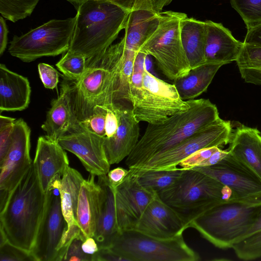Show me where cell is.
Wrapping results in <instances>:
<instances>
[{
  "label": "cell",
  "instance_id": "obj_1",
  "mask_svg": "<svg viewBox=\"0 0 261 261\" xmlns=\"http://www.w3.org/2000/svg\"><path fill=\"white\" fill-rule=\"evenodd\" d=\"M190 108L160 124H148L135 147L126 158L129 169L174 147L200 129L220 118L215 105L207 99L189 100Z\"/></svg>",
  "mask_w": 261,
  "mask_h": 261
},
{
  "label": "cell",
  "instance_id": "obj_2",
  "mask_svg": "<svg viewBox=\"0 0 261 261\" xmlns=\"http://www.w3.org/2000/svg\"><path fill=\"white\" fill-rule=\"evenodd\" d=\"M46 193L33 164L0 209L1 233L10 244L31 252L43 217Z\"/></svg>",
  "mask_w": 261,
  "mask_h": 261
},
{
  "label": "cell",
  "instance_id": "obj_3",
  "mask_svg": "<svg viewBox=\"0 0 261 261\" xmlns=\"http://www.w3.org/2000/svg\"><path fill=\"white\" fill-rule=\"evenodd\" d=\"M68 51L90 58L108 48L125 29L130 12L112 3L87 0L76 10Z\"/></svg>",
  "mask_w": 261,
  "mask_h": 261
},
{
  "label": "cell",
  "instance_id": "obj_4",
  "mask_svg": "<svg viewBox=\"0 0 261 261\" xmlns=\"http://www.w3.org/2000/svg\"><path fill=\"white\" fill-rule=\"evenodd\" d=\"M261 211V195L219 201L193 220L192 227L215 247L226 249L245 237Z\"/></svg>",
  "mask_w": 261,
  "mask_h": 261
},
{
  "label": "cell",
  "instance_id": "obj_5",
  "mask_svg": "<svg viewBox=\"0 0 261 261\" xmlns=\"http://www.w3.org/2000/svg\"><path fill=\"white\" fill-rule=\"evenodd\" d=\"M124 49L122 38L103 51L87 59V68L82 76L77 81L70 80L72 105L80 122L89 117L96 106H113L114 73Z\"/></svg>",
  "mask_w": 261,
  "mask_h": 261
},
{
  "label": "cell",
  "instance_id": "obj_6",
  "mask_svg": "<svg viewBox=\"0 0 261 261\" xmlns=\"http://www.w3.org/2000/svg\"><path fill=\"white\" fill-rule=\"evenodd\" d=\"M182 219L190 223L217 202L237 199L227 187L193 169H185L172 186L158 194Z\"/></svg>",
  "mask_w": 261,
  "mask_h": 261
},
{
  "label": "cell",
  "instance_id": "obj_7",
  "mask_svg": "<svg viewBox=\"0 0 261 261\" xmlns=\"http://www.w3.org/2000/svg\"><path fill=\"white\" fill-rule=\"evenodd\" d=\"M186 16L182 12H161L156 31L138 51L153 57L163 74L173 81L191 69L180 37L181 21Z\"/></svg>",
  "mask_w": 261,
  "mask_h": 261
},
{
  "label": "cell",
  "instance_id": "obj_8",
  "mask_svg": "<svg viewBox=\"0 0 261 261\" xmlns=\"http://www.w3.org/2000/svg\"><path fill=\"white\" fill-rule=\"evenodd\" d=\"M110 248L128 261H197L200 258L186 244L182 234L160 239L136 229L124 230Z\"/></svg>",
  "mask_w": 261,
  "mask_h": 261
},
{
  "label": "cell",
  "instance_id": "obj_9",
  "mask_svg": "<svg viewBox=\"0 0 261 261\" xmlns=\"http://www.w3.org/2000/svg\"><path fill=\"white\" fill-rule=\"evenodd\" d=\"M76 16L51 19L10 42L9 54L24 62L56 56L67 51L73 35Z\"/></svg>",
  "mask_w": 261,
  "mask_h": 261
},
{
  "label": "cell",
  "instance_id": "obj_10",
  "mask_svg": "<svg viewBox=\"0 0 261 261\" xmlns=\"http://www.w3.org/2000/svg\"><path fill=\"white\" fill-rule=\"evenodd\" d=\"M136 120L148 124H160L170 116L188 111L189 100H184L173 84H169L144 70L143 88L131 102Z\"/></svg>",
  "mask_w": 261,
  "mask_h": 261
},
{
  "label": "cell",
  "instance_id": "obj_11",
  "mask_svg": "<svg viewBox=\"0 0 261 261\" xmlns=\"http://www.w3.org/2000/svg\"><path fill=\"white\" fill-rule=\"evenodd\" d=\"M232 134L229 121L219 118L196 131L170 149L149 159L138 167L129 169H174L184 159L200 149L221 147L229 143Z\"/></svg>",
  "mask_w": 261,
  "mask_h": 261
},
{
  "label": "cell",
  "instance_id": "obj_12",
  "mask_svg": "<svg viewBox=\"0 0 261 261\" xmlns=\"http://www.w3.org/2000/svg\"><path fill=\"white\" fill-rule=\"evenodd\" d=\"M61 177L59 174L54 177L46 192L43 217L31 251L37 261H56L58 248L68 228L61 205Z\"/></svg>",
  "mask_w": 261,
  "mask_h": 261
},
{
  "label": "cell",
  "instance_id": "obj_13",
  "mask_svg": "<svg viewBox=\"0 0 261 261\" xmlns=\"http://www.w3.org/2000/svg\"><path fill=\"white\" fill-rule=\"evenodd\" d=\"M30 137L31 129L27 123L21 118L16 119L10 147L0 163L1 208L33 164L30 154Z\"/></svg>",
  "mask_w": 261,
  "mask_h": 261
},
{
  "label": "cell",
  "instance_id": "obj_14",
  "mask_svg": "<svg viewBox=\"0 0 261 261\" xmlns=\"http://www.w3.org/2000/svg\"><path fill=\"white\" fill-rule=\"evenodd\" d=\"M192 169L204 173L227 187L237 199L261 195L260 178L229 152L215 165Z\"/></svg>",
  "mask_w": 261,
  "mask_h": 261
},
{
  "label": "cell",
  "instance_id": "obj_15",
  "mask_svg": "<svg viewBox=\"0 0 261 261\" xmlns=\"http://www.w3.org/2000/svg\"><path fill=\"white\" fill-rule=\"evenodd\" d=\"M156 193L142 187L130 172L115 191V206L120 232L135 229L147 206Z\"/></svg>",
  "mask_w": 261,
  "mask_h": 261
},
{
  "label": "cell",
  "instance_id": "obj_16",
  "mask_svg": "<svg viewBox=\"0 0 261 261\" xmlns=\"http://www.w3.org/2000/svg\"><path fill=\"white\" fill-rule=\"evenodd\" d=\"M58 142L64 149L75 154L90 174L99 176L110 171L104 138L83 130L65 135Z\"/></svg>",
  "mask_w": 261,
  "mask_h": 261
},
{
  "label": "cell",
  "instance_id": "obj_17",
  "mask_svg": "<svg viewBox=\"0 0 261 261\" xmlns=\"http://www.w3.org/2000/svg\"><path fill=\"white\" fill-rule=\"evenodd\" d=\"M186 229L182 219L156 194L135 229L155 238L170 239L182 234Z\"/></svg>",
  "mask_w": 261,
  "mask_h": 261
},
{
  "label": "cell",
  "instance_id": "obj_18",
  "mask_svg": "<svg viewBox=\"0 0 261 261\" xmlns=\"http://www.w3.org/2000/svg\"><path fill=\"white\" fill-rule=\"evenodd\" d=\"M70 81L68 79L63 81L60 94L58 98L52 100L51 108L41 125L45 136L56 142L65 135L84 130L73 109Z\"/></svg>",
  "mask_w": 261,
  "mask_h": 261
},
{
  "label": "cell",
  "instance_id": "obj_19",
  "mask_svg": "<svg viewBox=\"0 0 261 261\" xmlns=\"http://www.w3.org/2000/svg\"><path fill=\"white\" fill-rule=\"evenodd\" d=\"M114 107L119 115V125L113 136L104 139V147L110 165L119 163L130 154L140 135L139 122L135 119L132 109L125 104Z\"/></svg>",
  "mask_w": 261,
  "mask_h": 261
},
{
  "label": "cell",
  "instance_id": "obj_20",
  "mask_svg": "<svg viewBox=\"0 0 261 261\" xmlns=\"http://www.w3.org/2000/svg\"><path fill=\"white\" fill-rule=\"evenodd\" d=\"M33 164L43 191L46 193L48 185L56 175L62 176L69 166L66 152L58 142L40 136Z\"/></svg>",
  "mask_w": 261,
  "mask_h": 261
},
{
  "label": "cell",
  "instance_id": "obj_21",
  "mask_svg": "<svg viewBox=\"0 0 261 261\" xmlns=\"http://www.w3.org/2000/svg\"><path fill=\"white\" fill-rule=\"evenodd\" d=\"M205 63L229 64L237 59L243 42L237 40L221 23L206 20Z\"/></svg>",
  "mask_w": 261,
  "mask_h": 261
},
{
  "label": "cell",
  "instance_id": "obj_22",
  "mask_svg": "<svg viewBox=\"0 0 261 261\" xmlns=\"http://www.w3.org/2000/svg\"><path fill=\"white\" fill-rule=\"evenodd\" d=\"M84 180L78 171L69 166L62 176L60 189L61 205L68 226L61 241L62 245L68 244L74 237L83 234L77 223L76 211L80 190Z\"/></svg>",
  "mask_w": 261,
  "mask_h": 261
},
{
  "label": "cell",
  "instance_id": "obj_23",
  "mask_svg": "<svg viewBox=\"0 0 261 261\" xmlns=\"http://www.w3.org/2000/svg\"><path fill=\"white\" fill-rule=\"evenodd\" d=\"M230 154L261 180V133L255 128L240 125L232 132Z\"/></svg>",
  "mask_w": 261,
  "mask_h": 261
},
{
  "label": "cell",
  "instance_id": "obj_24",
  "mask_svg": "<svg viewBox=\"0 0 261 261\" xmlns=\"http://www.w3.org/2000/svg\"><path fill=\"white\" fill-rule=\"evenodd\" d=\"M101 189L100 214L93 238L99 249L110 248L120 232L117 221L115 190L109 183L107 175L98 176Z\"/></svg>",
  "mask_w": 261,
  "mask_h": 261
},
{
  "label": "cell",
  "instance_id": "obj_25",
  "mask_svg": "<svg viewBox=\"0 0 261 261\" xmlns=\"http://www.w3.org/2000/svg\"><path fill=\"white\" fill-rule=\"evenodd\" d=\"M31 88L27 77L0 64V112L26 109L30 102Z\"/></svg>",
  "mask_w": 261,
  "mask_h": 261
},
{
  "label": "cell",
  "instance_id": "obj_26",
  "mask_svg": "<svg viewBox=\"0 0 261 261\" xmlns=\"http://www.w3.org/2000/svg\"><path fill=\"white\" fill-rule=\"evenodd\" d=\"M90 174L83 180L79 193L76 211L77 225L86 238L93 237L101 206V187Z\"/></svg>",
  "mask_w": 261,
  "mask_h": 261
},
{
  "label": "cell",
  "instance_id": "obj_27",
  "mask_svg": "<svg viewBox=\"0 0 261 261\" xmlns=\"http://www.w3.org/2000/svg\"><path fill=\"white\" fill-rule=\"evenodd\" d=\"M180 37L191 68L205 63V22L186 16L181 21Z\"/></svg>",
  "mask_w": 261,
  "mask_h": 261
},
{
  "label": "cell",
  "instance_id": "obj_28",
  "mask_svg": "<svg viewBox=\"0 0 261 261\" xmlns=\"http://www.w3.org/2000/svg\"><path fill=\"white\" fill-rule=\"evenodd\" d=\"M159 13L147 10H136L129 13L123 37L127 49L139 51L156 31L159 24Z\"/></svg>",
  "mask_w": 261,
  "mask_h": 261
},
{
  "label": "cell",
  "instance_id": "obj_29",
  "mask_svg": "<svg viewBox=\"0 0 261 261\" xmlns=\"http://www.w3.org/2000/svg\"><path fill=\"white\" fill-rule=\"evenodd\" d=\"M222 66L219 63H205L174 80L173 84L181 98L184 100L194 99L205 92Z\"/></svg>",
  "mask_w": 261,
  "mask_h": 261
},
{
  "label": "cell",
  "instance_id": "obj_30",
  "mask_svg": "<svg viewBox=\"0 0 261 261\" xmlns=\"http://www.w3.org/2000/svg\"><path fill=\"white\" fill-rule=\"evenodd\" d=\"M128 170L136 176L137 181L142 187L157 194L174 184L185 170L182 168L164 170Z\"/></svg>",
  "mask_w": 261,
  "mask_h": 261
},
{
  "label": "cell",
  "instance_id": "obj_31",
  "mask_svg": "<svg viewBox=\"0 0 261 261\" xmlns=\"http://www.w3.org/2000/svg\"><path fill=\"white\" fill-rule=\"evenodd\" d=\"M236 62L246 83L261 85V46L243 43Z\"/></svg>",
  "mask_w": 261,
  "mask_h": 261
},
{
  "label": "cell",
  "instance_id": "obj_32",
  "mask_svg": "<svg viewBox=\"0 0 261 261\" xmlns=\"http://www.w3.org/2000/svg\"><path fill=\"white\" fill-rule=\"evenodd\" d=\"M39 0H0V13L13 22L30 16Z\"/></svg>",
  "mask_w": 261,
  "mask_h": 261
},
{
  "label": "cell",
  "instance_id": "obj_33",
  "mask_svg": "<svg viewBox=\"0 0 261 261\" xmlns=\"http://www.w3.org/2000/svg\"><path fill=\"white\" fill-rule=\"evenodd\" d=\"M56 66L66 79L77 81L86 71L87 59L83 55L67 51Z\"/></svg>",
  "mask_w": 261,
  "mask_h": 261
},
{
  "label": "cell",
  "instance_id": "obj_34",
  "mask_svg": "<svg viewBox=\"0 0 261 261\" xmlns=\"http://www.w3.org/2000/svg\"><path fill=\"white\" fill-rule=\"evenodd\" d=\"M231 248L238 257L251 260L261 257V229L234 244Z\"/></svg>",
  "mask_w": 261,
  "mask_h": 261
},
{
  "label": "cell",
  "instance_id": "obj_35",
  "mask_svg": "<svg viewBox=\"0 0 261 261\" xmlns=\"http://www.w3.org/2000/svg\"><path fill=\"white\" fill-rule=\"evenodd\" d=\"M230 3L247 30L261 23V0H230Z\"/></svg>",
  "mask_w": 261,
  "mask_h": 261
},
{
  "label": "cell",
  "instance_id": "obj_36",
  "mask_svg": "<svg viewBox=\"0 0 261 261\" xmlns=\"http://www.w3.org/2000/svg\"><path fill=\"white\" fill-rule=\"evenodd\" d=\"M112 3L131 12L136 10H147L159 13L163 8L173 0H100Z\"/></svg>",
  "mask_w": 261,
  "mask_h": 261
},
{
  "label": "cell",
  "instance_id": "obj_37",
  "mask_svg": "<svg viewBox=\"0 0 261 261\" xmlns=\"http://www.w3.org/2000/svg\"><path fill=\"white\" fill-rule=\"evenodd\" d=\"M107 111V106H96L89 117L80 122V125L84 130L105 139Z\"/></svg>",
  "mask_w": 261,
  "mask_h": 261
},
{
  "label": "cell",
  "instance_id": "obj_38",
  "mask_svg": "<svg viewBox=\"0 0 261 261\" xmlns=\"http://www.w3.org/2000/svg\"><path fill=\"white\" fill-rule=\"evenodd\" d=\"M1 261H36L31 252L17 247L7 241L0 243Z\"/></svg>",
  "mask_w": 261,
  "mask_h": 261
},
{
  "label": "cell",
  "instance_id": "obj_39",
  "mask_svg": "<svg viewBox=\"0 0 261 261\" xmlns=\"http://www.w3.org/2000/svg\"><path fill=\"white\" fill-rule=\"evenodd\" d=\"M16 120L13 118L0 115V163L5 158L10 147Z\"/></svg>",
  "mask_w": 261,
  "mask_h": 261
},
{
  "label": "cell",
  "instance_id": "obj_40",
  "mask_svg": "<svg viewBox=\"0 0 261 261\" xmlns=\"http://www.w3.org/2000/svg\"><path fill=\"white\" fill-rule=\"evenodd\" d=\"M86 239L84 236L73 238L65 249L62 261H92V256L86 254L82 248Z\"/></svg>",
  "mask_w": 261,
  "mask_h": 261
},
{
  "label": "cell",
  "instance_id": "obj_41",
  "mask_svg": "<svg viewBox=\"0 0 261 261\" xmlns=\"http://www.w3.org/2000/svg\"><path fill=\"white\" fill-rule=\"evenodd\" d=\"M219 148L220 147L214 146L197 151L182 160L179 166L184 169H189L197 167L210 158Z\"/></svg>",
  "mask_w": 261,
  "mask_h": 261
},
{
  "label": "cell",
  "instance_id": "obj_42",
  "mask_svg": "<svg viewBox=\"0 0 261 261\" xmlns=\"http://www.w3.org/2000/svg\"><path fill=\"white\" fill-rule=\"evenodd\" d=\"M38 72L41 81L46 89L56 88L59 83V73L52 66L40 63L38 65Z\"/></svg>",
  "mask_w": 261,
  "mask_h": 261
},
{
  "label": "cell",
  "instance_id": "obj_43",
  "mask_svg": "<svg viewBox=\"0 0 261 261\" xmlns=\"http://www.w3.org/2000/svg\"><path fill=\"white\" fill-rule=\"evenodd\" d=\"M128 173L129 170L122 167L110 170L107 174L109 184L115 190L125 180Z\"/></svg>",
  "mask_w": 261,
  "mask_h": 261
},
{
  "label": "cell",
  "instance_id": "obj_44",
  "mask_svg": "<svg viewBox=\"0 0 261 261\" xmlns=\"http://www.w3.org/2000/svg\"><path fill=\"white\" fill-rule=\"evenodd\" d=\"M92 261H128L110 248L100 249L92 256Z\"/></svg>",
  "mask_w": 261,
  "mask_h": 261
},
{
  "label": "cell",
  "instance_id": "obj_45",
  "mask_svg": "<svg viewBox=\"0 0 261 261\" xmlns=\"http://www.w3.org/2000/svg\"><path fill=\"white\" fill-rule=\"evenodd\" d=\"M243 43L261 46V23L247 30Z\"/></svg>",
  "mask_w": 261,
  "mask_h": 261
},
{
  "label": "cell",
  "instance_id": "obj_46",
  "mask_svg": "<svg viewBox=\"0 0 261 261\" xmlns=\"http://www.w3.org/2000/svg\"><path fill=\"white\" fill-rule=\"evenodd\" d=\"M229 154L228 150L219 148L210 158L202 162L197 167H206L215 165L225 158Z\"/></svg>",
  "mask_w": 261,
  "mask_h": 261
},
{
  "label": "cell",
  "instance_id": "obj_47",
  "mask_svg": "<svg viewBox=\"0 0 261 261\" xmlns=\"http://www.w3.org/2000/svg\"><path fill=\"white\" fill-rule=\"evenodd\" d=\"M0 56H2L6 49L8 44L9 30L4 18L0 17Z\"/></svg>",
  "mask_w": 261,
  "mask_h": 261
},
{
  "label": "cell",
  "instance_id": "obj_48",
  "mask_svg": "<svg viewBox=\"0 0 261 261\" xmlns=\"http://www.w3.org/2000/svg\"><path fill=\"white\" fill-rule=\"evenodd\" d=\"M83 251L87 254L93 256L98 250L99 248L95 240L93 237L87 238L82 243Z\"/></svg>",
  "mask_w": 261,
  "mask_h": 261
},
{
  "label": "cell",
  "instance_id": "obj_49",
  "mask_svg": "<svg viewBox=\"0 0 261 261\" xmlns=\"http://www.w3.org/2000/svg\"><path fill=\"white\" fill-rule=\"evenodd\" d=\"M261 229V211L257 217L256 221H255L254 223L249 230V231L248 232V233L246 234V235L245 236H247L250 234H251L259 229ZM243 237V238H244Z\"/></svg>",
  "mask_w": 261,
  "mask_h": 261
},
{
  "label": "cell",
  "instance_id": "obj_50",
  "mask_svg": "<svg viewBox=\"0 0 261 261\" xmlns=\"http://www.w3.org/2000/svg\"><path fill=\"white\" fill-rule=\"evenodd\" d=\"M70 3H71L75 8L76 10H77L79 7L85 1L87 0H66Z\"/></svg>",
  "mask_w": 261,
  "mask_h": 261
}]
</instances>
